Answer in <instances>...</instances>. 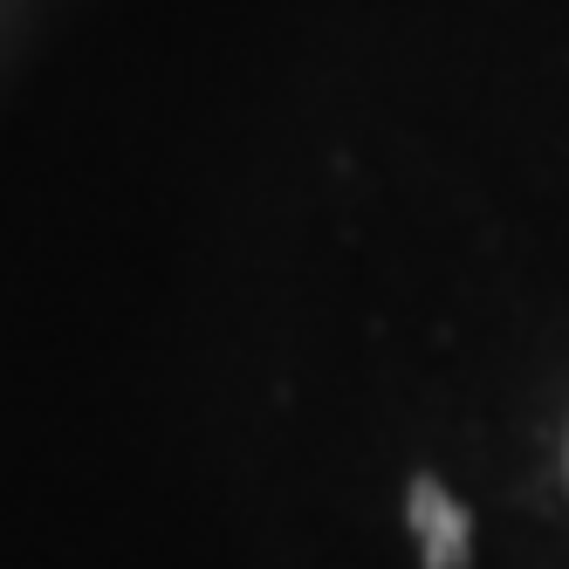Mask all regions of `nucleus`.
Wrapping results in <instances>:
<instances>
[{
    "label": "nucleus",
    "instance_id": "nucleus-1",
    "mask_svg": "<svg viewBox=\"0 0 569 569\" xmlns=\"http://www.w3.org/2000/svg\"><path fill=\"white\" fill-rule=\"evenodd\" d=\"M412 528H419V549H426V569H460L467 549H473V528H467V508L446 495L432 473L412 480Z\"/></svg>",
    "mask_w": 569,
    "mask_h": 569
}]
</instances>
